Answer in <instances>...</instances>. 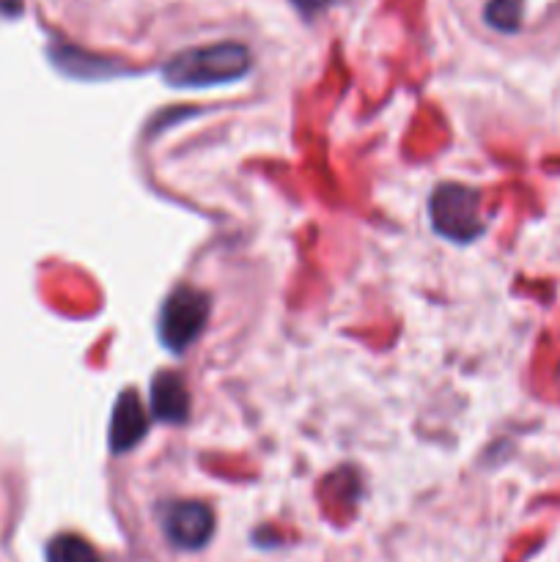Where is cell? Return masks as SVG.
<instances>
[{"label":"cell","mask_w":560,"mask_h":562,"mask_svg":"<svg viewBox=\"0 0 560 562\" xmlns=\"http://www.w3.org/2000/svg\"><path fill=\"white\" fill-rule=\"evenodd\" d=\"M250 69V49L236 42H220L173 55L163 66V80L173 88H212L242 80Z\"/></svg>","instance_id":"obj_1"},{"label":"cell","mask_w":560,"mask_h":562,"mask_svg":"<svg viewBox=\"0 0 560 562\" xmlns=\"http://www.w3.org/2000/svg\"><path fill=\"white\" fill-rule=\"evenodd\" d=\"M428 220L443 239L470 245L486 231L481 214V192L467 184L445 181L428 198Z\"/></svg>","instance_id":"obj_2"},{"label":"cell","mask_w":560,"mask_h":562,"mask_svg":"<svg viewBox=\"0 0 560 562\" xmlns=\"http://www.w3.org/2000/svg\"><path fill=\"white\" fill-rule=\"evenodd\" d=\"M212 313V302L201 289L192 285H176L168 296H165L163 307H159L157 335L159 344L170 351V355H181L190 344H195L198 335L203 333Z\"/></svg>","instance_id":"obj_3"},{"label":"cell","mask_w":560,"mask_h":562,"mask_svg":"<svg viewBox=\"0 0 560 562\" xmlns=\"http://www.w3.org/2000/svg\"><path fill=\"white\" fill-rule=\"evenodd\" d=\"M163 530L173 547L187 552L203 549L214 536V514L195 499H176L163 508Z\"/></svg>","instance_id":"obj_4"},{"label":"cell","mask_w":560,"mask_h":562,"mask_svg":"<svg viewBox=\"0 0 560 562\" xmlns=\"http://www.w3.org/2000/svg\"><path fill=\"white\" fill-rule=\"evenodd\" d=\"M148 426H152V415L143 406L141 395L135 390H121L113 406V417H110V450L113 453L132 450L146 437Z\"/></svg>","instance_id":"obj_5"},{"label":"cell","mask_w":560,"mask_h":562,"mask_svg":"<svg viewBox=\"0 0 560 562\" xmlns=\"http://www.w3.org/2000/svg\"><path fill=\"white\" fill-rule=\"evenodd\" d=\"M148 401H152L154 420L184 423L190 417V393H187L184 379L173 371L154 373Z\"/></svg>","instance_id":"obj_6"},{"label":"cell","mask_w":560,"mask_h":562,"mask_svg":"<svg viewBox=\"0 0 560 562\" xmlns=\"http://www.w3.org/2000/svg\"><path fill=\"white\" fill-rule=\"evenodd\" d=\"M47 562H102V558L80 536L64 532V536H55L47 543Z\"/></svg>","instance_id":"obj_7"},{"label":"cell","mask_w":560,"mask_h":562,"mask_svg":"<svg viewBox=\"0 0 560 562\" xmlns=\"http://www.w3.org/2000/svg\"><path fill=\"white\" fill-rule=\"evenodd\" d=\"M486 22L500 33H514L522 25V0H489Z\"/></svg>","instance_id":"obj_8"},{"label":"cell","mask_w":560,"mask_h":562,"mask_svg":"<svg viewBox=\"0 0 560 562\" xmlns=\"http://www.w3.org/2000/svg\"><path fill=\"white\" fill-rule=\"evenodd\" d=\"M291 3L296 5V11H300V14L313 16V14H318V11L329 9V5H333L335 0H291Z\"/></svg>","instance_id":"obj_9"}]
</instances>
